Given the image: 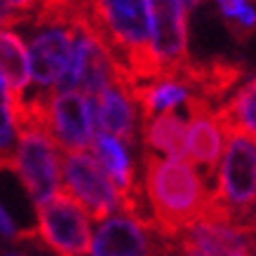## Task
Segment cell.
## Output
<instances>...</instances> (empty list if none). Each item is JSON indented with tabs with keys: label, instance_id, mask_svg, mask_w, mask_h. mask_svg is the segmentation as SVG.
Instances as JSON below:
<instances>
[{
	"label": "cell",
	"instance_id": "obj_1",
	"mask_svg": "<svg viewBox=\"0 0 256 256\" xmlns=\"http://www.w3.org/2000/svg\"><path fill=\"white\" fill-rule=\"evenodd\" d=\"M87 22L120 64L130 82H148L162 76L153 52V16L148 0H99Z\"/></svg>",
	"mask_w": 256,
	"mask_h": 256
},
{
	"label": "cell",
	"instance_id": "obj_2",
	"mask_svg": "<svg viewBox=\"0 0 256 256\" xmlns=\"http://www.w3.org/2000/svg\"><path fill=\"white\" fill-rule=\"evenodd\" d=\"M144 170L146 200L153 212V221L167 238L176 240V235L184 228L193 226L202 216L210 202L207 186L195 172L193 162L186 158L164 160L156 156V150H146Z\"/></svg>",
	"mask_w": 256,
	"mask_h": 256
},
{
	"label": "cell",
	"instance_id": "obj_3",
	"mask_svg": "<svg viewBox=\"0 0 256 256\" xmlns=\"http://www.w3.org/2000/svg\"><path fill=\"white\" fill-rule=\"evenodd\" d=\"M256 195V139L235 132L226 141L224 158L218 162L216 188L200 218L224 224L249 226V207Z\"/></svg>",
	"mask_w": 256,
	"mask_h": 256
},
{
	"label": "cell",
	"instance_id": "obj_4",
	"mask_svg": "<svg viewBox=\"0 0 256 256\" xmlns=\"http://www.w3.org/2000/svg\"><path fill=\"white\" fill-rule=\"evenodd\" d=\"M38 118L64 153L85 150L96 134L94 96L80 90H36L19 104V116Z\"/></svg>",
	"mask_w": 256,
	"mask_h": 256
},
{
	"label": "cell",
	"instance_id": "obj_5",
	"mask_svg": "<svg viewBox=\"0 0 256 256\" xmlns=\"http://www.w3.org/2000/svg\"><path fill=\"white\" fill-rule=\"evenodd\" d=\"M12 170L19 174L31 202L38 207L62 188L59 146L38 118L19 116V136L12 156Z\"/></svg>",
	"mask_w": 256,
	"mask_h": 256
},
{
	"label": "cell",
	"instance_id": "obj_6",
	"mask_svg": "<svg viewBox=\"0 0 256 256\" xmlns=\"http://www.w3.org/2000/svg\"><path fill=\"white\" fill-rule=\"evenodd\" d=\"M36 235L47 249L64 256L90 254L92 247V216L85 204L59 188L52 198L36 207Z\"/></svg>",
	"mask_w": 256,
	"mask_h": 256
},
{
	"label": "cell",
	"instance_id": "obj_7",
	"mask_svg": "<svg viewBox=\"0 0 256 256\" xmlns=\"http://www.w3.org/2000/svg\"><path fill=\"white\" fill-rule=\"evenodd\" d=\"M62 184L85 204L94 221L122 212V195L90 148L68 150L62 158Z\"/></svg>",
	"mask_w": 256,
	"mask_h": 256
},
{
	"label": "cell",
	"instance_id": "obj_8",
	"mask_svg": "<svg viewBox=\"0 0 256 256\" xmlns=\"http://www.w3.org/2000/svg\"><path fill=\"white\" fill-rule=\"evenodd\" d=\"M176 252L174 240L153 224H144L132 214H110L99 221L92 235L90 254L94 256H146Z\"/></svg>",
	"mask_w": 256,
	"mask_h": 256
},
{
	"label": "cell",
	"instance_id": "obj_9",
	"mask_svg": "<svg viewBox=\"0 0 256 256\" xmlns=\"http://www.w3.org/2000/svg\"><path fill=\"white\" fill-rule=\"evenodd\" d=\"M78 22H66V19L31 22L33 31L28 38V56H31V78L36 90H52L64 78L73 52Z\"/></svg>",
	"mask_w": 256,
	"mask_h": 256
},
{
	"label": "cell",
	"instance_id": "obj_10",
	"mask_svg": "<svg viewBox=\"0 0 256 256\" xmlns=\"http://www.w3.org/2000/svg\"><path fill=\"white\" fill-rule=\"evenodd\" d=\"M176 252L200 256L256 254V226L198 218L176 235Z\"/></svg>",
	"mask_w": 256,
	"mask_h": 256
},
{
	"label": "cell",
	"instance_id": "obj_11",
	"mask_svg": "<svg viewBox=\"0 0 256 256\" xmlns=\"http://www.w3.org/2000/svg\"><path fill=\"white\" fill-rule=\"evenodd\" d=\"M188 110V160L198 167L204 170L202 178H214L216 176V167L224 158L226 150V127L221 124V118L214 110L210 101L200 96V94H190L188 101L184 104Z\"/></svg>",
	"mask_w": 256,
	"mask_h": 256
},
{
	"label": "cell",
	"instance_id": "obj_12",
	"mask_svg": "<svg viewBox=\"0 0 256 256\" xmlns=\"http://www.w3.org/2000/svg\"><path fill=\"white\" fill-rule=\"evenodd\" d=\"M153 16V52L162 76H178L188 68V33L184 0H148Z\"/></svg>",
	"mask_w": 256,
	"mask_h": 256
},
{
	"label": "cell",
	"instance_id": "obj_13",
	"mask_svg": "<svg viewBox=\"0 0 256 256\" xmlns=\"http://www.w3.org/2000/svg\"><path fill=\"white\" fill-rule=\"evenodd\" d=\"M136 99L132 94V82L127 76L108 85L94 96V124L96 132H108L132 146L136 139Z\"/></svg>",
	"mask_w": 256,
	"mask_h": 256
},
{
	"label": "cell",
	"instance_id": "obj_14",
	"mask_svg": "<svg viewBox=\"0 0 256 256\" xmlns=\"http://www.w3.org/2000/svg\"><path fill=\"white\" fill-rule=\"evenodd\" d=\"M188 110L178 113L176 108H167L148 120H141L146 148L164 153L167 158H188Z\"/></svg>",
	"mask_w": 256,
	"mask_h": 256
},
{
	"label": "cell",
	"instance_id": "obj_15",
	"mask_svg": "<svg viewBox=\"0 0 256 256\" xmlns=\"http://www.w3.org/2000/svg\"><path fill=\"white\" fill-rule=\"evenodd\" d=\"M0 73L8 80V87L14 94L16 104H22L33 85L31 56L24 40L8 28H0Z\"/></svg>",
	"mask_w": 256,
	"mask_h": 256
},
{
	"label": "cell",
	"instance_id": "obj_16",
	"mask_svg": "<svg viewBox=\"0 0 256 256\" xmlns=\"http://www.w3.org/2000/svg\"><path fill=\"white\" fill-rule=\"evenodd\" d=\"M216 113L228 136L235 132H242L256 139V76L242 90H238L228 104L216 108Z\"/></svg>",
	"mask_w": 256,
	"mask_h": 256
},
{
	"label": "cell",
	"instance_id": "obj_17",
	"mask_svg": "<svg viewBox=\"0 0 256 256\" xmlns=\"http://www.w3.org/2000/svg\"><path fill=\"white\" fill-rule=\"evenodd\" d=\"M19 136V104L0 73V170H12V156Z\"/></svg>",
	"mask_w": 256,
	"mask_h": 256
},
{
	"label": "cell",
	"instance_id": "obj_18",
	"mask_svg": "<svg viewBox=\"0 0 256 256\" xmlns=\"http://www.w3.org/2000/svg\"><path fill=\"white\" fill-rule=\"evenodd\" d=\"M19 24H26V19L14 10L12 0H0V28H12Z\"/></svg>",
	"mask_w": 256,
	"mask_h": 256
},
{
	"label": "cell",
	"instance_id": "obj_19",
	"mask_svg": "<svg viewBox=\"0 0 256 256\" xmlns=\"http://www.w3.org/2000/svg\"><path fill=\"white\" fill-rule=\"evenodd\" d=\"M0 238L12 240V242L22 238V230L16 228V224L12 221V216L8 214V210L2 207V202H0Z\"/></svg>",
	"mask_w": 256,
	"mask_h": 256
},
{
	"label": "cell",
	"instance_id": "obj_20",
	"mask_svg": "<svg viewBox=\"0 0 256 256\" xmlns=\"http://www.w3.org/2000/svg\"><path fill=\"white\" fill-rule=\"evenodd\" d=\"M42 2H45V0H12L14 10L26 19V24H31L33 19H36V14H38L40 8H42Z\"/></svg>",
	"mask_w": 256,
	"mask_h": 256
},
{
	"label": "cell",
	"instance_id": "obj_21",
	"mask_svg": "<svg viewBox=\"0 0 256 256\" xmlns=\"http://www.w3.org/2000/svg\"><path fill=\"white\" fill-rule=\"evenodd\" d=\"M216 2L221 5V12L228 19H235V16L240 14V10L244 8V0H216Z\"/></svg>",
	"mask_w": 256,
	"mask_h": 256
},
{
	"label": "cell",
	"instance_id": "obj_22",
	"mask_svg": "<svg viewBox=\"0 0 256 256\" xmlns=\"http://www.w3.org/2000/svg\"><path fill=\"white\" fill-rule=\"evenodd\" d=\"M249 226H256V200L252 202V207H249V216H247Z\"/></svg>",
	"mask_w": 256,
	"mask_h": 256
},
{
	"label": "cell",
	"instance_id": "obj_23",
	"mask_svg": "<svg viewBox=\"0 0 256 256\" xmlns=\"http://www.w3.org/2000/svg\"><path fill=\"white\" fill-rule=\"evenodd\" d=\"M78 2H80V5H82V8L87 10V12H90V10H92L94 5H96V2H99V0H78Z\"/></svg>",
	"mask_w": 256,
	"mask_h": 256
},
{
	"label": "cell",
	"instance_id": "obj_24",
	"mask_svg": "<svg viewBox=\"0 0 256 256\" xmlns=\"http://www.w3.org/2000/svg\"><path fill=\"white\" fill-rule=\"evenodd\" d=\"M200 2H202V0H184V5H186V10H188V12H190V10H193V8H198Z\"/></svg>",
	"mask_w": 256,
	"mask_h": 256
}]
</instances>
